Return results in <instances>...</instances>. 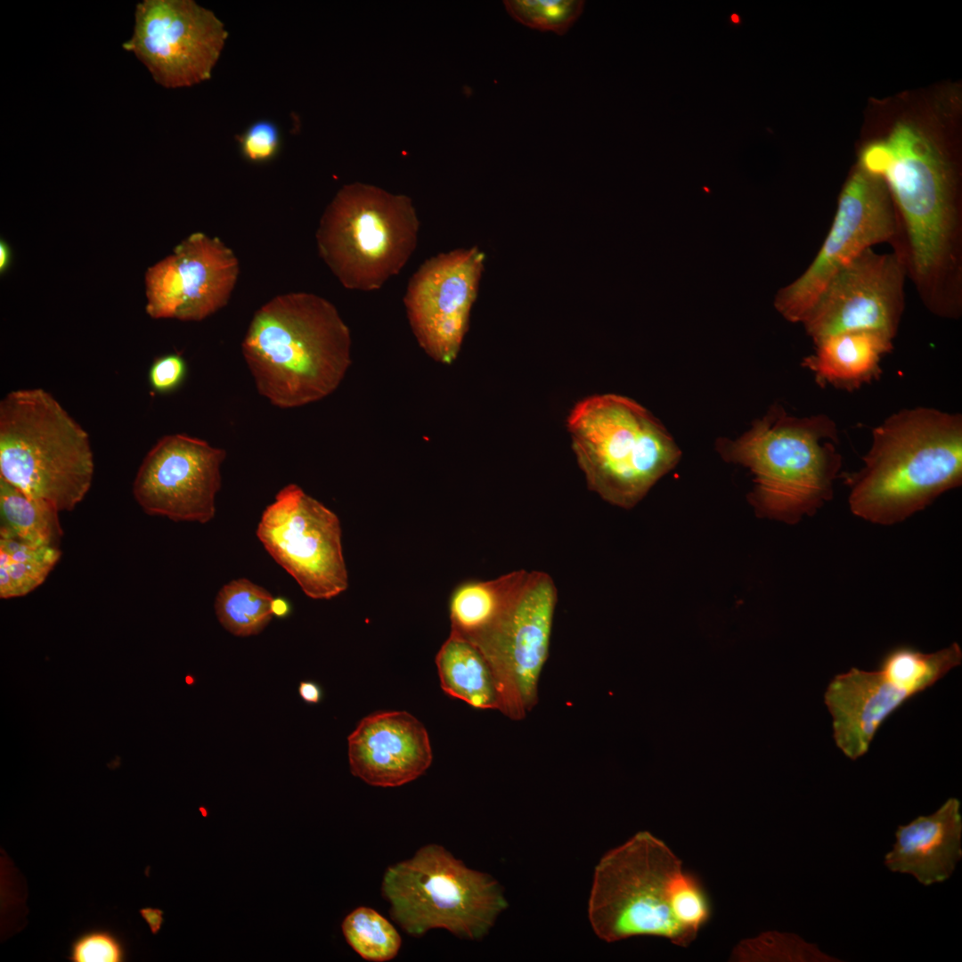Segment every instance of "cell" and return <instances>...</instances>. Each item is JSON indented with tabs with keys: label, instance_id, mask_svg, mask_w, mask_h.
Returning a JSON list of instances; mask_svg holds the SVG:
<instances>
[{
	"label": "cell",
	"instance_id": "cell-1",
	"mask_svg": "<svg viewBox=\"0 0 962 962\" xmlns=\"http://www.w3.org/2000/svg\"><path fill=\"white\" fill-rule=\"evenodd\" d=\"M858 165L888 188L898 221L893 250L922 304L940 318L959 319L962 205L953 159L921 127L902 122L868 144Z\"/></svg>",
	"mask_w": 962,
	"mask_h": 962
},
{
	"label": "cell",
	"instance_id": "cell-2",
	"mask_svg": "<svg viewBox=\"0 0 962 962\" xmlns=\"http://www.w3.org/2000/svg\"><path fill=\"white\" fill-rule=\"evenodd\" d=\"M711 913L700 881L648 831L610 850L595 867L588 917L607 942L650 935L688 947Z\"/></svg>",
	"mask_w": 962,
	"mask_h": 962
},
{
	"label": "cell",
	"instance_id": "cell-3",
	"mask_svg": "<svg viewBox=\"0 0 962 962\" xmlns=\"http://www.w3.org/2000/svg\"><path fill=\"white\" fill-rule=\"evenodd\" d=\"M851 512L892 526L962 484V415L902 409L872 430L863 466L847 477Z\"/></svg>",
	"mask_w": 962,
	"mask_h": 962
},
{
	"label": "cell",
	"instance_id": "cell-4",
	"mask_svg": "<svg viewBox=\"0 0 962 962\" xmlns=\"http://www.w3.org/2000/svg\"><path fill=\"white\" fill-rule=\"evenodd\" d=\"M241 352L258 393L276 407L291 409L338 388L351 364V335L329 300L290 292L255 312Z\"/></svg>",
	"mask_w": 962,
	"mask_h": 962
},
{
	"label": "cell",
	"instance_id": "cell-5",
	"mask_svg": "<svg viewBox=\"0 0 962 962\" xmlns=\"http://www.w3.org/2000/svg\"><path fill=\"white\" fill-rule=\"evenodd\" d=\"M836 422L820 413L798 418L772 406L736 440L717 443L728 461L754 476L749 501L758 516L796 524L830 501L842 468Z\"/></svg>",
	"mask_w": 962,
	"mask_h": 962
},
{
	"label": "cell",
	"instance_id": "cell-6",
	"mask_svg": "<svg viewBox=\"0 0 962 962\" xmlns=\"http://www.w3.org/2000/svg\"><path fill=\"white\" fill-rule=\"evenodd\" d=\"M88 433L48 391L23 388L0 402V478L59 512L70 511L92 485Z\"/></svg>",
	"mask_w": 962,
	"mask_h": 962
},
{
	"label": "cell",
	"instance_id": "cell-7",
	"mask_svg": "<svg viewBox=\"0 0 962 962\" xmlns=\"http://www.w3.org/2000/svg\"><path fill=\"white\" fill-rule=\"evenodd\" d=\"M567 422L589 488L616 506H635L681 456L659 421L628 397H587Z\"/></svg>",
	"mask_w": 962,
	"mask_h": 962
},
{
	"label": "cell",
	"instance_id": "cell-8",
	"mask_svg": "<svg viewBox=\"0 0 962 962\" xmlns=\"http://www.w3.org/2000/svg\"><path fill=\"white\" fill-rule=\"evenodd\" d=\"M420 222L412 200L374 185H344L316 232L320 257L346 289H379L412 255Z\"/></svg>",
	"mask_w": 962,
	"mask_h": 962
},
{
	"label": "cell",
	"instance_id": "cell-9",
	"mask_svg": "<svg viewBox=\"0 0 962 962\" xmlns=\"http://www.w3.org/2000/svg\"><path fill=\"white\" fill-rule=\"evenodd\" d=\"M381 891L394 921L420 937L435 928L457 937H485L508 902L496 880L468 868L438 844L386 870Z\"/></svg>",
	"mask_w": 962,
	"mask_h": 962
},
{
	"label": "cell",
	"instance_id": "cell-10",
	"mask_svg": "<svg viewBox=\"0 0 962 962\" xmlns=\"http://www.w3.org/2000/svg\"><path fill=\"white\" fill-rule=\"evenodd\" d=\"M961 662L958 642L932 653L899 646L883 656L876 670L852 667L836 675L824 703L832 716L837 747L852 760L864 755L886 718Z\"/></svg>",
	"mask_w": 962,
	"mask_h": 962
},
{
	"label": "cell",
	"instance_id": "cell-11",
	"mask_svg": "<svg viewBox=\"0 0 962 962\" xmlns=\"http://www.w3.org/2000/svg\"><path fill=\"white\" fill-rule=\"evenodd\" d=\"M898 238L895 209L885 181L860 165L838 198L836 214L819 250L795 281L779 290L774 306L787 321L802 322L829 281L874 245Z\"/></svg>",
	"mask_w": 962,
	"mask_h": 962
},
{
	"label": "cell",
	"instance_id": "cell-12",
	"mask_svg": "<svg viewBox=\"0 0 962 962\" xmlns=\"http://www.w3.org/2000/svg\"><path fill=\"white\" fill-rule=\"evenodd\" d=\"M257 536L270 556L314 599H329L348 586L338 516L289 484L266 506Z\"/></svg>",
	"mask_w": 962,
	"mask_h": 962
},
{
	"label": "cell",
	"instance_id": "cell-13",
	"mask_svg": "<svg viewBox=\"0 0 962 962\" xmlns=\"http://www.w3.org/2000/svg\"><path fill=\"white\" fill-rule=\"evenodd\" d=\"M557 599L552 578L545 572L530 571L499 620L470 640L491 664L501 694V712L511 719H523L537 703Z\"/></svg>",
	"mask_w": 962,
	"mask_h": 962
},
{
	"label": "cell",
	"instance_id": "cell-14",
	"mask_svg": "<svg viewBox=\"0 0 962 962\" xmlns=\"http://www.w3.org/2000/svg\"><path fill=\"white\" fill-rule=\"evenodd\" d=\"M228 37L224 24L192 0H144L137 4L132 52L166 88L192 86L211 77Z\"/></svg>",
	"mask_w": 962,
	"mask_h": 962
},
{
	"label": "cell",
	"instance_id": "cell-15",
	"mask_svg": "<svg viewBox=\"0 0 962 962\" xmlns=\"http://www.w3.org/2000/svg\"><path fill=\"white\" fill-rule=\"evenodd\" d=\"M904 260L895 251L866 249L823 289L802 323L813 343L847 331L895 338L905 307Z\"/></svg>",
	"mask_w": 962,
	"mask_h": 962
},
{
	"label": "cell",
	"instance_id": "cell-16",
	"mask_svg": "<svg viewBox=\"0 0 962 962\" xmlns=\"http://www.w3.org/2000/svg\"><path fill=\"white\" fill-rule=\"evenodd\" d=\"M484 263L477 247L458 249L426 260L409 281L404 301L410 326L438 363L450 364L459 354Z\"/></svg>",
	"mask_w": 962,
	"mask_h": 962
},
{
	"label": "cell",
	"instance_id": "cell-17",
	"mask_svg": "<svg viewBox=\"0 0 962 962\" xmlns=\"http://www.w3.org/2000/svg\"><path fill=\"white\" fill-rule=\"evenodd\" d=\"M224 449L186 434L159 438L144 456L132 493L143 510L173 521L205 524L216 514Z\"/></svg>",
	"mask_w": 962,
	"mask_h": 962
},
{
	"label": "cell",
	"instance_id": "cell-18",
	"mask_svg": "<svg viewBox=\"0 0 962 962\" xmlns=\"http://www.w3.org/2000/svg\"><path fill=\"white\" fill-rule=\"evenodd\" d=\"M239 274L229 247L193 232L147 270L146 313L154 319L202 321L227 305Z\"/></svg>",
	"mask_w": 962,
	"mask_h": 962
},
{
	"label": "cell",
	"instance_id": "cell-19",
	"mask_svg": "<svg viewBox=\"0 0 962 962\" xmlns=\"http://www.w3.org/2000/svg\"><path fill=\"white\" fill-rule=\"evenodd\" d=\"M347 741L352 774L371 786L404 785L421 776L432 762L424 725L406 712L368 715Z\"/></svg>",
	"mask_w": 962,
	"mask_h": 962
},
{
	"label": "cell",
	"instance_id": "cell-20",
	"mask_svg": "<svg viewBox=\"0 0 962 962\" xmlns=\"http://www.w3.org/2000/svg\"><path fill=\"white\" fill-rule=\"evenodd\" d=\"M895 837L884 861L890 871L925 886L948 880L962 858L960 801L950 797L933 813L900 825Z\"/></svg>",
	"mask_w": 962,
	"mask_h": 962
},
{
	"label": "cell",
	"instance_id": "cell-21",
	"mask_svg": "<svg viewBox=\"0 0 962 962\" xmlns=\"http://www.w3.org/2000/svg\"><path fill=\"white\" fill-rule=\"evenodd\" d=\"M814 353L802 365L810 370L821 387L852 392L878 379L882 358L893 349V339L875 331L834 334L818 341Z\"/></svg>",
	"mask_w": 962,
	"mask_h": 962
},
{
	"label": "cell",
	"instance_id": "cell-22",
	"mask_svg": "<svg viewBox=\"0 0 962 962\" xmlns=\"http://www.w3.org/2000/svg\"><path fill=\"white\" fill-rule=\"evenodd\" d=\"M436 664L441 687L447 695L474 708L501 711V694L493 667L470 640L451 631Z\"/></svg>",
	"mask_w": 962,
	"mask_h": 962
},
{
	"label": "cell",
	"instance_id": "cell-23",
	"mask_svg": "<svg viewBox=\"0 0 962 962\" xmlns=\"http://www.w3.org/2000/svg\"><path fill=\"white\" fill-rule=\"evenodd\" d=\"M529 571L521 569L490 581L459 585L450 599L452 630L473 640L489 630L523 587Z\"/></svg>",
	"mask_w": 962,
	"mask_h": 962
},
{
	"label": "cell",
	"instance_id": "cell-24",
	"mask_svg": "<svg viewBox=\"0 0 962 962\" xmlns=\"http://www.w3.org/2000/svg\"><path fill=\"white\" fill-rule=\"evenodd\" d=\"M59 513L50 504L0 478V536L59 547L63 534Z\"/></svg>",
	"mask_w": 962,
	"mask_h": 962
},
{
	"label": "cell",
	"instance_id": "cell-25",
	"mask_svg": "<svg viewBox=\"0 0 962 962\" xmlns=\"http://www.w3.org/2000/svg\"><path fill=\"white\" fill-rule=\"evenodd\" d=\"M59 547L0 536V598L24 596L44 583L61 558Z\"/></svg>",
	"mask_w": 962,
	"mask_h": 962
},
{
	"label": "cell",
	"instance_id": "cell-26",
	"mask_svg": "<svg viewBox=\"0 0 962 962\" xmlns=\"http://www.w3.org/2000/svg\"><path fill=\"white\" fill-rule=\"evenodd\" d=\"M275 599L246 578L232 580L217 592L215 611L222 626L235 636L258 634L272 620Z\"/></svg>",
	"mask_w": 962,
	"mask_h": 962
},
{
	"label": "cell",
	"instance_id": "cell-27",
	"mask_svg": "<svg viewBox=\"0 0 962 962\" xmlns=\"http://www.w3.org/2000/svg\"><path fill=\"white\" fill-rule=\"evenodd\" d=\"M342 933L349 946L363 959L385 962L398 953L402 940L383 916L371 908L360 907L343 920Z\"/></svg>",
	"mask_w": 962,
	"mask_h": 962
},
{
	"label": "cell",
	"instance_id": "cell-28",
	"mask_svg": "<svg viewBox=\"0 0 962 962\" xmlns=\"http://www.w3.org/2000/svg\"><path fill=\"white\" fill-rule=\"evenodd\" d=\"M736 961L836 962L814 943L790 933L769 931L746 939L732 952Z\"/></svg>",
	"mask_w": 962,
	"mask_h": 962
},
{
	"label": "cell",
	"instance_id": "cell-29",
	"mask_svg": "<svg viewBox=\"0 0 962 962\" xmlns=\"http://www.w3.org/2000/svg\"><path fill=\"white\" fill-rule=\"evenodd\" d=\"M508 13L519 23L540 31L566 34L583 12V0H507Z\"/></svg>",
	"mask_w": 962,
	"mask_h": 962
},
{
	"label": "cell",
	"instance_id": "cell-30",
	"mask_svg": "<svg viewBox=\"0 0 962 962\" xmlns=\"http://www.w3.org/2000/svg\"><path fill=\"white\" fill-rule=\"evenodd\" d=\"M125 958V948L110 931L94 930L77 938L72 943L69 959L74 962H119Z\"/></svg>",
	"mask_w": 962,
	"mask_h": 962
},
{
	"label": "cell",
	"instance_id": "cell-31",
	"mask_svg": "<svg viewBox=\"0 0 962 962\" xmlns=\"http://www.w3.org/2000/svg\"><path fill=\"white\" fill-rule=\"evenodd\" d=\"M240 151L251 162H265L278 152L281 136L277 126L269 120H259L249 126L238 137Z\"/></svg>",
	"mask_w": 962,
	"mask_h": 962
},
{
	"label": "cell",
	"instance_id": "cell-32",
	"mask_svg": "<svg viewBox=\"0 0 962 962\" xmlns=\"http://www.w3.org/2000/svg\"><path fill=\"white\" fill-rule=\"evenodd\" d=\"M185 373L186 364L181 355H165L152 363L149 371V382L154 391L168 393L182 384Z\"/></svg>",
	"mask_w": 962,
	"mask_h": 962
},
{
	"label": "cell",
	"instance_id": "cell-33",
	"mask_svg": "<svg viewBox=\"0 0 962 962\" xmlns=\"http://www.w3.org/2000/svg\"><path fill=\"white\" fill-rule=\"evenodd\" d=\"M141 917L149 925L152 934H157L161 929L164 918L163 911L159 909L143 908L139 910Z\"/></svg>",
	"mask_w": 962,
	"mask_h": 962
},
{
	"label": "cell",
	"instance_id": "cell-34",
	"mask_svg": "<svg viewBox=\"0 0 962 962\" xmlns=\"http://www.w3.org/2000/svg\"><path fill=\"white\" fill-rule=\"evenodd\" d=\"M298 693L301 698L309 704H317L322 698V689L314 681H301L298 686Z\"/></svg>",
	"mask_w": 962,
	"mask_h": 962
},
{
	"label": "cell",
	"instance_id": "cell-35",
	"mask_svg": "<svg viewBox=\"0 0 962 962\" xmlns=\"http://www.w3.org/2000/svg\"><path fill=\"white\" fill-rule=\"evenodd\" d=\"M12 253L8 244L4 240L0 241V272L4 273L11 262Z\"/></svg>",
	"mask_w": 962,
	"mask_h": 962
},
{
	"label": "cell",
	"instance_id": "cell-36",
	"mask_svg": "<svg viewBox=\"0 0 962 962\" xmlns=\"http://www.w3.org/2000/svg\"><path fill=\"white\" fill-rule=\"evenodd\" d=\"M289 605L281 599H275L273 605V614L276 616L283 617L289 613Z\"/></svg>",
	"mask_w": 962,
	"mask_h": 962
},
{
	"label": "cell",
	"instance_id": "cell-37",
	"mask_svg": "<svg viewBox=\"0 0 962 962\" xmlns=\"http://www.w3.org/2000/svg\"><path fill=\"white\" fill-rule=\"evenodd\" d=\"M731 20H733L734 22H738V20H739V19H738V16L737 14H732V15H731Z\"/></svg>",
	"mask_w": 962,
	"mask_h": 962
}]
</instances>
